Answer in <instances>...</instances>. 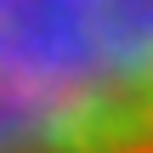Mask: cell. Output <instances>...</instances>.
Wrapping results in <instances>:
<instances>
[{"mask_svg":"<svg viewBox=\"0 0 153 153\" xmlns=\"http://www.w3.org/2000/svg\"><path fill=\"white\" fill-rule=\"evenodd\" d=\"M0 153H153V0H0Z\"/></svg>","mask_w":153,"mask_h":153,"instance_id":"cell-1","label":"cell"}]
</instances>
